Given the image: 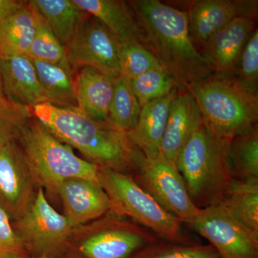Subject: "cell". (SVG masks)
<instances>
[{"mask_svg":"<svg viewBox=\"0 0 258 258\" xmlns=\"http://www.w3.org/2000/svg\"><path fill=\"white\" fill-rule=\"evenodd\" d=\"M32 112L59 140L79 150L98 167L134 175L146 159L128 134L78 108L43 103L32 107Z\"/></svg>","mask_w":258,"mask_h":258,"instance_id":"cell-1","label":"cell"},{"mask_svg":"<svg viewBox=\"0 0 258 258\" xmlns=\"http://www.w3.org/2000/svg\"><path fill=\"white\" fill-rule=\"evenodd\" d=\"M128 3L138 20L141 43L170 75L179 89L213 76L190 38L186 11L159 0Z\"/></svg>","mask_w":258,"mask_h":258,"instance_id":"cell-2","label":"cell"},{"mask_svg":"<svg viewBox=\"0 0 258 258\" xmlns=\"http://www.w3.org/2000/svg\"><path fill=\"white\" fill-rule=\"evenodd\" d=\"M230 141L215 136L203 120L179 152L176 168L199 209L219 204L233 180L227 160Z\"/></svg>","mask_w":258,"mask_h":258,"instance_id":"cell-3","label":"cell"},{"mask_svg":"<svg viewBox=\"0 0 258 258\" xmlns=\"http://www.w3.org/2000/svg\"><path fill=\"white\" fill-rule=\"evenodd\" d=\"M205 124L220 138L231 140L257 127V93L249 91L235 76L214 74L186 86Z\"/></svg>","mask_w":258,"mask_h":258,"instance_id":"cell-4","label":"cell"},{"mask_svg":"<svg viewBox=\"0 0 258 258\" xmlns=\"http://www.w3.org/2000/svg\"><path fill=\"white\" fill-rule=\"evenodd\" d=\"M18 142L37 184L50 197L57 196L60 184L69 178L98 181V166L78 157L34 116L24 127Z\"/></svg>","mask_w":258,"mask_h":258,"instance_id":"cell-5","label":"cell"},{"mask_svg":"<svg viewBox=\"0 0 258 258\" xmlns=\"http://www.w3.org/2000/svg\"><path fill=\"white\" fill-rule=\"evenodd\" d=\"M98 181L109 199L110 211L139 224L162 241L194 243L185 235L183 222L166 211L132 175L98 167Z\"/></svg>","mask_w":258,"mask_h":258,"instance_id":"cell-6","label":"cell"},{"mask_svg":"<svg viewBox=\"0 0 258 258\" xmlns=\"http://www.w3.org/2000/svg\"><path fill=\"white\" fill-rule=\"evenodd\" d=\"M159 240L142 226L108 211L73 229L63 258H132Z\"/></svg>","mask_w":258,"mask_h":258,"instance_id":"cell-7","label":"cell"},{"mask_svg":"<svg viewBox=\"0 0 258 258\" xmlns=\"http://www.w3.org/2000/svg\"><path fill=\"white\" fill-rule=\"evenodd\" d=\"M12 224L29 257H63L74 229L41 187L30 208Z\"/></svg>","mask_w":258,"mask_h":258,"instance_id":"cell-8","label":"cell"},{"mask_svg":"<svg viewBox=\"0 0 258 258\" xmlns=\"http://www.w3.org/2000/svg\"><path fill=\"white\" fill-rule=\"evenodd\" d=\"M132 176L166 211L181 222L191 225L198 216L200 209L191 202L182 176L162 154L146 158Z\"/></svg>","mask_w":258,"mask_h":258,"instance_id":"cell-9","label":"cell"},{"mask_svg":"<svg viewBox=\"0 0 258 258\" xmlns=\"http://www.w3.org/2000/svg\"><path fill=\"white\" fill-rule=\"evenodd\" d=\"M120 46L106 25L88 15L68 45V61L73 70L93 68L115 79L121 75Z\"/></svg>","mask_w":258,"mask_h":258,"instance_id":"cell-10","label":"cell"},{"mask_svg":"<svg viewBox=\"0 0 258 258\" xmlns=\"http://www.w3.org/2000/svg\"><path fill=\"white\" fill-rule=\"evenodd\" d=\"M190 225L220 258H258V233L236 221L219 204L200 209Z\"/></svg>","mask_w":258,"mask_h":258,"instance_id":"cell-11","label":"cell"},{"mask_svg":"<svg viewBox=\"0 0 258 258\" xmlns=\"http://www.w3.org/2000/svg\"><path fill=\"white\" fill-rule=\"evenodd\" d=\"M39 188L18 140L0 147V208L12 222L30 208Z\"/></svg>","mask_w":258,"mask_h":258,"instance_id":"cell-12","label":"cell"},{"mask_svg":"<svg viewBox=\"0 0 258 258\" xmlns=\"http://www.w3.org/2000/svg\"><path fill=\"white\" fill-rule=\"evenodd\" d=\"M186 12L190 38L200 53L235 19L257 18V1L198 0L192 2Z\"/></svg>","mask_w":258,"mask_h":258,"instance_id":"cell-13","label":"cell"},{"mask_svg":"<svg viewBox=\"0 0 258 258\" xmlns=\"http://www.w3.org/2000/svg\"><path fill=\"white\" fill-rule=\"evenodd\" d=\"M57 196L63 215L74 228L99 218L111 209L106 191L94 180L69 178L60 184Z\"/></svg>","mask_w":258,"mask_h":258,"instance_id":"cell-14","label":"cell"},{"mask_svg":"<svg viewBox=\"0 0 258 258\" xmlns=\"http://www.w3.org/2000/svg\"><path fill=\"white\" fill-rule=\"evenodd\" d=\"M256 19L251 17L235 19L200 52L214 74L235 76L244 47L257 29Z\"/></svg>","mask_w":258,"mask_h":258,"instance_id":"cell-15","label":"cell"},{"mask_svg":"<svg viewBox=\"0 0 258 258\" xmlns=\"http://www.w3.org/2000/svg\"><path fill=\"white\" fill-rule=\"evenodd\" d=\"M203 120L191 93L185 88H178L171 102L161 147V154L174 166L179 152Z\"/></svg>","mask_w":258,"mask_h":258,"instance_id":"cell-16","label":"cell"},{"mask_svg":"<svg viewBox=\"0 0 258 258\" xmlns=\"http://www.w3.org/2000/svg\"><path fill=\"white\" fill-rule=\"evenodd\" d=\"M0 70L3 93L8 101L30 108L49 103L33 62L28 55L0 59Z\"/></svg>","mask_w":258,"mask_h":258,"instance_id":"cell-17","label":"cell"},{"mask_svg":"<svg viewBox=\"0 0 258 258\" xmlns=\"http://www.w3.org/2000/svg\"><path fill=\"white\" fill-rule=\"evenodd\" d=\"M79 70L75 78L78 109L94 119L107 121L114 79L93 68Z\"/></svg>","mask_w":258,"mask_h":258,"instance_id":"cell-18","label":"cell"},{"mask_svg":"<svg viewBox=\"0 0 258 258\" xmlns=\"http://www.w3.org/2000/svg\"><path fill=\"white\" fill-rule=\"evenodd\" d=\"M177 91L178 88H174L167 96L142 106L137 125L128 133L132 142L144 153L146 158L154 157L161 154V142L171 102Z\"/></svg>","mask_w":258,"mask_h":258,"instance_id":"cell-19","label":"cell"},{"mask_svg":"<svg viewBox=\"0 0 258 258\" xmlns=\"http://www.w3.org/2000/svg\"><path fill=\"white\" fill-rule=\"evenodd\" d=\"M80 10L94 17L121 42L139 41L142 34L138 20L128 2L120 0H73Z\"/></svg>","mask_w":258,"mask_h":258,"instance_id":"cell-20","label":"cell"},{"mask_svg":"<svg viewBox=\"0 0 258 258\" xmlns=\"http://www.w3.org/2000/svg\"><path fill=\"white\" fill-rule=\"evenodd\" d=\"M38 13L30 3L0 21V59L27 55L36 31Z\"/></svg>","mask_w":258,"mask_h":258,"instance_id":"cell-21","label":"cell"},{"mask_svg":"<svg viewBox=\"0 0 258 258\" xmlns=\"http://www.w3.org/2000/svg\"><path fill=\"white\" fill-rule=\"evenodd\" d=\"M29 3L66 47L88 15L80 10L73 0H32Z\"/></svg>","mask_w":258,"mask_h":258,"instance_id":"cell-22","label":"cell"},{"mask_svg":"<svg viewBox=\"0 0 258 258\" xmlns=\"http://www.w3.org/2000/svg\"><path fill=\"white\" fill-rule=\"evenodd\" d=\"M49 103L66 108H78L75 79L69 61L48 63L31 58Z\"/></svg>","mask_w":258,"mask_h":258,"instance_id":"cell-23","label":"cell"},{"mask_svg":"<svg viewBox=\"0 0 258 258\" xmlns=\"http://www.w3.org/2000/svg\"><path fill=\"white\" fill-rule=\"evenodd\" d=\"M219 205L236 221L258 233V179L232 180Z\"/></svg>","mask_w":258,"mask_h":258,"instance_id":"cell-24","label":"cell"},{"mask_svg":"<svg viewBox=\"0 0 258 258\" xmlns=\"http://www.w3.org/2000/svg\"><path fill=\"white\" fill-rule=\"evenodd\" d=\"M227 160L232 179H258L257 127L231 139Z\"/></svg>","mask_w":258,"mask_h":258,"instance_id":"cell-25","label":"cell"},{"mask_svg":"<svg viewBox=\"0 0 258 258\" xmlns=\"http://www.w3.org/2000/svg\"><path fill=\"white\" fill-rule=\"evenodd\" d=\"M141 109L142 107L132 92L128 81L120 75L114 79L113 98L107 121L128 134L137 125Z\"/></svg>","mask_w":258,"mask_h":258,"instance_id":"cell-26","label":"cell"},{"mask_svg":"<svg viewBox=\"0 0 258 258\" xmlns=\"http://www.w3.org/2000/svg\"><path fill=\"white\" fill-rule=\"evenodd\" d=\"M128 82L141 107L167 96L177 88L175 81L164 69L152 70Z\"/></svg>","mask_w":258,"mask_h":258,"instance_id":"cell-27","label":"cell"},{"mask_svg":"<svg viewBox=\"0 0 258 258\" xmlns=\"http://www.w3.org/2000/svg\"><path fill=\"white\" fill-rule=\"evenodd\" d=\"M132 258H220L210 244H181L159 240L141 249Z\"/></svg>","mask_w":258,"mask_h":258,"instance_id":"cell-28","label":"cell"},{"mask_svg":"<svg viewBox=\"0 0 258 258\" xmlns=\"http://www.w3.org/2000/svg\"><path fill=\"white\" fill-rule=\"evenodd\" d=\"M27 55L30 58L52 64L68 61L67 47L55 37L39 13L35 37Z\"/></svg>","mask_w":258,"mask_h":258,"instance_id":"cell-29","label":"cell"},{"mask_svg":"<svg viewBox=\"0 0 258 258\" xmlns=\"http://www.w3.org/2000/svg\"><path fill=\"white\" fill-rule=\"evenodd\" d=\"M120 72L127 81L152 70L163 69L152 52L139 41L121 42Z\"/></svg>","mask_w":258,"mask_h":258,"instance_id":"cell-30","label":"cell"},{"mask_svg":"<svg viewBox=\"0 0 258 258\" xmlns=\"http://www.w3.org/2000/svg\"><path fill=\"white\" fill-rule=\"evenodd\" d=\"M32 117V108L0 97V147L18 140L24 127Z\"/></svg>","mask_w":258,"mask_h":258,"instance_id":"cell-31","label":"cell"},{"mask_svg":"<svg viewBox=\"0 0 258 258\" xmlns=\"http://www.w3.org/2000/svg\"><path fill=\"white\" fill-rule=\"evenodd\" d=\"M235 77L249 91L257 93L258 32L254 30L246 43L236 69Z\"/></svg>","mask_w":258,"mask_h":258,"instance_id":"cell-32","label":"cell"},{"mask_svg":"<svg viewBox=\"0 0 258 258\" xmlns=\"http://www.w3.org/2000/svg\"><path fill=\"white\" fill-rule=\"evenodd\" d=\"M20 257H28V254L15 233L9 217L0 208V258Z\"/></svg>","mask_w":258,"mask_h":258,"instance_id":"cell-33","label":"cell"},{"mask_svg":"<svg viewBox=\"0 0 258 258\" xmlns=\"http://www.w3.org/2000/svg\"><path fill=\"white\" fill-rule=\"evenodd\" d=\"M26 3L15 0H0V21L15 14Z\"/></svg>","mask_w":258,"mask_h":258,"instance_id":"cell-34","label":"cell"},{"mask_svg":"<svg viewBox=\"0 0 258 258\" xmlns=\"http://www.w3.org/2000/svg\"><path fill=\"white\" fill-rule=\"evenodd\" d=\"M0 97H5L4 93H3V81H2L1 76V70H0Z\"/></svg>","mask_w":258,"mask_h":258,"instance_id":"cell-35","label":"cell"},{"mask_svg":"<svg viewBox=\"0 0 258 258\" xmlns=\"http://www.w3.org/2000/svg\"><path fill=\"white\" fill-rule=\"evenodd\" d=\"M17 258H55V257H17ZM60 258H63V257H60Z\"/></svg>","mask_w":258,"mask_h":258,"instance_id":"cell-36","label":"cell"}]
</instances>
